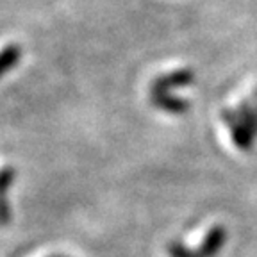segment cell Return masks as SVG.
<instances>
[{"instance_id": "1", "label": "cell", "mask_w": 257, "mask_h": 257, "mask_svg": "<svg viewBox=\"0 0 257 257\" xmlns=\"http://www.w3.org/2000/svg\"><path fill=\"white\" fill-rule=\"evenodd\" d=\"M20 57H22L20 47H16V45L6 47L4 50L0 52V77L6 75V72H9L13 66H16L18 61H20Z\"/></svg>"}]
</instances>
